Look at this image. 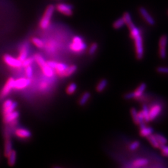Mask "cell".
Returning a JSON list of instances; mask_svg holds the SVG:
<instances>
[{
  "label": "cell",
  "instance_id": "obj_1",
  "mask_svg": "<svg viewBox=\"0 0 168 168\" xmlns=\"http://www.w3.org/2000/svg\"><path fill=\"white\" fill-rule=\"evenodd\" d=\"M129 29L130 31V36L135 42L136 58L138 60H141L144 55L143 41L141 31L139 28L136 27L135 25Z\"/></svg>",
  "mask_w": 168,
  "mask_h": 168
},
{
  "label": "cell",
  "instance_id": "obj_2",
  "mask_svg": "<svg viewBox=\"0 0 168 168\" xmlns=\"http://www.w3.org/2000/svg\"><path fill=\"white\" fill-rule=\"evenodd\" d=\"M55 9V6L53 5H50L47 7L40 22H39V27H41V29L44 30V29H46L49 27L51 24V19Z\"/></svg>",
  "mask_w": 168,
  "mask_h": 168
},
{
  "label": "cell",
  "instance_id": "obj_3",
  "mask_svg": "<svg viewBox=\"0 0 168 168\" xmlns=\"http://www.w3.org/2000/svg\"><path fill=\"white\" fill-rule=\"evenodd\" d=\"M69 49L74 52L80 53L83 52L87 47V45L80 36H75L73 37L72 42L69 44Z\"/></svg>",
  "mask_w": 168,
  "mask_h": 168
},
{
  "label": "cell",
  "instance_id": "obj_4",
  "mask_svg": "<svg viewBox=\"0 0 168 168\" xmlns=\"http://www.w3.org/2000/svg\"><path fill=\"white\" fill-rule=\"evenodd\" d=\"M146 88V84L145 83H142L134 92L128 93L126 95H124L125 99L130 100V99H133V98L138 99V98H140L143 95Z\"/></svg>",
  "mask_w": 168,
  "mask_h": 168
},
{
  "label": "cell",
  "instance_id": "obj_5",
  "mask_svg": "<svg viewBox=\"0 0 168 168\" xmlns=\"http://www.w3.org/2000/svg\"><path fill=\"white\" fill-rule=\"evenodd\" d=\"M3 61L6 65L12 68H18L22 67V62L19 61L17 58L13 57L10 55H5Z\"/></svg>",
  "mask_w": 168,
  "mask_h": 168
},
{
  "label": "cell",
  "instance_id": "obj_6",
  "mask_svg": "<svg viewBox=\"0 0 168 168\" xmlns=\"http://www.w3.org/2000/svg\"><path fill=\"white\" fill-rule=\"evenodd\" d=\"M14 81V79L12 77H10L8 79V81L3 87L1 92H0V99H3V98L8 96L13 89Z\"/></svg>",
  "mask_w": 168,
  "mask_h": 168
},
{
  "label": "cell",
  "instance_id": "obj_7",
  "mask_svg": "<svg viewBox=\"0 0 168 168\" xmlns=\"http://www.w3.org/2000/svg\"><path fill=\"white\" fill-rule=\"evenodd\" d=\"M55 8L57 11L62 13L64 15L71 16L73 14V8L71 5L65 3H59L55 6Z\"/></svg>",
  "mask_w": 168,
  "mask_h": 168
},
{
  "label": "cell",
  "instance_id": "obj_8",
  "mask_svg": "<svg viewBox=\"0 0 168 168\" xmlns=\"http://www.w3.org/2000/svg\"><path fill=\"white\" fill-rule=\"evenodd\" d=\"M163 110V108L161 105L159 103H156L153 105H152L149 110V118H150V122L154 120L156 118L160 115Z\"/></svg>",
  "mask_w": 168,
  "mask_h": 168
},
{
  "label": "cell",
  "instance_id": "obj_9",
  "mask_svg": "<svg viewBox=\"0 0 168 168\" xmlns=\"http://www.w3.org/2000/svg\"><path fill=\"white\" fill-rule=\"evenodd\" d=\"M31 84V80L29 78H20L14 80L13 84V89L23 90L28 87Z\"/></svg>",
  "mask_w": 168,
  "mask_h": 168
},
{
  "label": "cell",
  "instance_id": "obj_10",
  "mask_svg": "<svg viewBox=\"0 0 168 168\" xmlns=\"http://www.w3.org/2000/svg\"><path fill=\"white\" fill-rule=\"evenodd\" d=\"M17 107V103L11 100H6L3 105V115L12 112L16 110Z\"/></svg>",
  "mask_w": 168,
  "mask_h": 168
},
{
  "label": "cell",
  "instance_id": "obj_11",
  "mask_svg": "<svg viewBox=\"0 0 168 168\" xmlns=\"http://www.w3.org/2000/svg\"><path fill=\"white\" fill-rule=\"evenodd\" d=\"M167 36L164 35L162 36L159 41V52L160 56L162 59H164L166 57V45H167Z\"/></svg>",
  "mask_w": 168,
  "mask_h": 168
},
{
  "label": "cell",
  "instance_id": "obj_12",
  "mask_svg": "<svg viewBox=\"0 0 168 168\" xmlns=\"http://www.w3.org/2000/svg\"><path fill=\"white\" fill-rule=\"evenodd\" d=\"M139 11H140V13L141 14V16L143 17V19H144L145 21L147 24H149L151 26L154 25V24H155L154 19L150 15V14L147 12V11L144 8L141 7L139 9Z\"/></svg>",
  "mask_w": 168,
  "mask_h": 168
},
{
  "label": "cell",
  "instance_id": "obj_13",
  "mask_svg": "<svg viewBox=\"0 0 168 168\" xmlns=\"http://www.w3.org/2000/svg\"><path fill=\"white\" fill-rule=\"evenodd\" d=\"M19 116V113L17 111L14 110L12 112L3 115V121L6 124L11 123L17 119Z\"/></svg>",
  "mask_w": 168,
  "mask_h": 168
},
{
  "label": "cell",
  "instance_id": "obj_14",
  "mask_svg": "<svg viewBox=\"0 0 168 168\" xmlns=\"http://www.w3.org/2000/svg\"><path fill=\"white\" fill-rule=\"evenodd\" d=\"M15 135L18 138L26 139V138H29L31 136V132L25 128H20L15 130Z\"/></svg>",
  "mask_w": 168,
  "mask_h": 168
},
{
  "label": "cell",
  "instance_id": "obj_15",
  "mask_svg": "<svg viewBox=\"0 0 168 168\" xmlns=\"http://www.w3.org/2000/svg\"><path fill=\"white\" fill-rule=\"evenodd\" d=\"M28 54H29V45L28 44L26 43L23 44V46L20 49V50H19V54L17 59L20 61L23 62L28 57Z\"/></svg>",
  "mask_w": 168,
  "mask_h": 168
},
{
  "label": "cell",
  "instance_id": "obj_16",
  "mask_svg": "<svg viewBox=\"0 0 168 168\" xmlns=\"http://www.w3.org/2000/svg\"><path fill=\"white\" fill-rule=\"evenodd\" d=\"M140 125V135L141 137L147 138L150 135L153 133V129L151 127L147 126L144 123Z\"/></svg>",
  "mask_w": 168,
  "mask_h": 168
},
{
  "label": "cell",
  "instance_id": "obj_17",
  "mask_svg": "<svg viewBox=\"0 0 168 168\" xmlns=\"http://www.w3.org/2000/svg\"><path fill=\"white\" fill-rule=\"evenodd\" d=\"M13 146H12V142L11 141L10 138L9 137V134H6V140L5 143V150L4 153L5 156L8 157V155L10 154V153L13 150Z\"/></svg>",
  "mask_w": 168,
  "mask_h": 168
},
{
  "label": "cell",
  "instance_id": "obj_18",
  "mask_svg": "<svg viewBox=\"0 0 168 168\" xmlns=\"http://www.w3.org/2000/svg\"><path fill=\"white\" fill-rule=\"evenodd\" d=\"M77 70V67L75 65H71L70 66H67L64 72L62 73L61 75V78H65L70 77L73 75Z\"/></svg>",
  "mask_w": 168,
  "mask_h": 168
},
{
  "label": "cell",
  "instance_id": "obj_19",
  "mask_svg": "<svg viewBox=\"0 0 168 168\" xmlns=\"http://www.w3.org/2000/svg\"><path fill=\"white\" fill-rule=\"evenodd\" d=\"M149 161L146 158H139L134 160L132 163V166L133 167H141L146 166Z\"/></svg>",
  "mask_w": 168,
  "mask_h": 168
},
{
  "label": "cell",
  "instance_id": "obj_20",
  "mask_svg": "<svg viewBox=\"0 0 168 168\" xmlns=\"http://www.w3.org/2000/svg\"><path fill=\"white\" fill-rule=\"evenodd\" d=\"M41 68L44 75H46L47 77H52L54 74V71L53 69L47 63L44 66H43Z\"/></svg>",
  "mask_w": 168,
  "mask_h": 168
},
{
  "label": "cell",
  "instance_id": "obj_21",
  "mask_svg": "<svg viewBox=\"0 0 168 168\" xmlns=\"http://www.w3.org/2000/svg\"><path fill=\"white\" fill-rule=\"evenodd\" d=\"M122 17L123 18L125 24L127 26L128 29H130L135 26V24L132 21V16L129 13H128V12L125 13Z\"/></svg>",
  "mask_w": 168,
  "mask_h": 168
},
{
  "label": "cell",
  "instance_id": "obj_22",
  "mask_svg": "<svg viewBox=\"0 0 168 168\" xmlns=\"http://www.w3.org/2000/svg\"><path fill=\"white\" fill-rule=\"evenodd\" d=\"M108 85V81L106 79H102V80L98 82L96 87V91L98 93L102 92L105 89V88Z\"/></svg>",
  "mask_w": 168,
  "mask_h": 168
},
{
  "label": "cell",
  "instance_id": "obj_23",
  "mask_svg": "<svg viewBox=\"0 0 168 168\" xmlns=\"http://www.w3.org/2000/svg\"><path fill=\"white\" fill-rule=\"evenodd\" d=\"M34 61L37 63V64L39 67H40V68H41L47 63V62L44 59L43 57L39 54H35L34 55Z\"/></svg>",
  "mask_w": 168,
  "mask_h": 168
},
{
  "label": "cell",
  "instance_id": "obj_24",
  "mask_svg": "<svg viewBox=\"0 0 168 168\" xmlns=\"http://www.w3.org/2000/svg\"><path fill=\"white\" fill-rule=\"evenodd\" d=\"M90 96H91V95H90V92H85L82 95V97H81L80 100H79V102H78L79 105H80L81 106H84L87 103L88 100L90 99Z\"/></svg>",
  "mask_w": 168,
  "mask_h": 168
},
{
  "label": "cell",
  "instance_id": "obj_25",
  "mask_svg": "<svg viewBox=\"0 0 168 168\" xmlns=\"http://www.w3.org/2000/svg\"><path fill=\"white\" fill-rule=\"evenodd\" d=\"M31 42L38 49H43L45 47L44 42L41 39H39L38 37H33L31 39Z\"/></svg>",
  "mask_w": 168,
  "mask_h": 168
},
{
  "label": "cell",
  "instance_id": "obj_26",
  "mask_svg": "<svg viewBox=\"0 0 168 168\" xmlns=\"http://www.w3.org/2000/svg\"><path fill=\"white\" fill-rule=\"evenodd\" d=\"M16 152L14 150H12L8 156V164L11 166H13L15 164L16 161Z\"/></svg>",
  "mask_w": 168,
  "mask_h": 168
},
{
  "label": "cell",
  "instance_id": "obj_27",
  "mask_svg": "<svg viewBox=\"0 0 168 168\" xmlns=\"http://www.w3.org/2000/svg\"><path fill=\"white\" fill-rule=\"evenodd\" d=\"M147 140L149 141V142L150 143V144L155 148H160V144L158 143L157 140H156V138L154 136V135L152 134L151 135H150L149 136H147Z\"/></svg>",
  "mask_w": 168,
  "mask_h": 168
},
{
  "label": "cell",
  "instance_id": "obj_28",
  "mask_svg": "<svg viewBox=\"0 0 168 168\" xmlns=\"http://www.w3.org/2000/svg\"><path fill=\"white\" fill-rule=\"evenodd\" d=\"M77 85L75 83H71L69 84L66 88V93L67 95H73L77 90Z\"/></svg>",
  "mask_w": 168,
  "mask_h": 168
},
{
  "label": "cell",
  "instance_id": "obj_29",
  "mask_svg": "<svg viewBox=\"0 0 168 168\" xmlns=\"http://www.w3.org/2000/svg\"><path fill=\"white\" fill-rule=\"evenodd\" d=\"M124 25H125V23L123 17H120L113 24V27L115 29H119L122 28Z\"/></svg>",
  "mask_w": 168,
  "mask_h": 168
},
{
  "label": "cell",
  "instance_id": "obj_30",
  "mask_svg": "<svg viewBox=\"0 0 168 168\" xmlns=\"http://www.w3.org/2000/svg\"><path fill=\"white\" fill-rule=\"evenodd\" d=\"M130 113H131V115H132V120H133V122L137 125H140V122H139V120H138V111L136 110V108H132L130 110Z\"/></svg>",
  "mask_w": 168,
  "mask_h": 168
},
{
  "label": "cell",
  "instance_id": "obj_31",
  "mask_svg": "<svg viewBox=\"0 0 168 168\" xmlns=\"http://www.w3.org/2000/svg\"><path fill=\"white\" fill-rule=\"evenodd\" d=\"M143 117H144V122L147 123L150 122V118H149V110H148V108L146 105H144L143 106V108L141 110Z\"/></svg>",
  "mask_w": 168,
  "mask_h": 168
},
{
  "label": "cell",
  "instance_id": "obj_32",
  "mask_svg": "<svg viewBox=\"0 0 168 168\" xmlns=\"http://www.w3.org/2000/svg\"><path fill=\"white\" fill-rule=\"evenodd\" d=\"M156 140L160 146L165 145L167 144V140L165 136L160 134H154Z\"/></svg>",
  "mask_w": 168,
  "mask_h": 168
},
{
  "label": "cell",
  "instance_id": "obj_33",
  "mask_svg": "<svg viewBox=\"0 0 168 168\" xmlns=\"http://www.w3.org/2000/svg\"><path fill=\"white\" fill-rule=\"evenodd\" d=\"M34 62V56L33 57H27L25 60H24L23 62H22V67H26L29 65H31L33 62Z\"/></svg>",
  "mask_w": 168,
  "mask_h": 168
},
{
  "label": "cell",
  "instance_id": "obj_34",
  "mask_svg": "<svg viewBox=\"0 0 168 168\" xmlns=\"http://www.w3.org/2000/svg\"><path fill=\"white\" fill-rule=\"evenodd\" d=\"M98 47V45L97 43H92L90 46L89 49H88V54L90 55H94L95 53V52L97 51Z\"/></svg>",
  "mask_w": 168,
  "mask_h": 168
},
{
  "label": "cell",
  "instance_id": "obj_35",
  "mask_svg": "<svg viewBox=\"0 0 168 168\" xmlns=\"http://www.w3.org/2000/svg\"><path fill=\"white\" fill-rule=\"evenodd\" d=\"M25 68H26L25 72H26V75L27 77L31 79L33 75V70L32 66L29 65V66L25 67Z\"/></svg>",
  "mask_w": 168,
  "mask_h": 168
},
{
  "label": "cell",
  "instance_id": "obj_36",
  "mask_svg": "<svg viewBox=\"0 0 168 168\" xmlns=\"http://www.w3.org/2000/svg\"><path fill=\"white\" fill-rule=\"evenodd\" d=\"M140 145V142L138 141H135L133 143H132L129 146V150L131 151H135L137 150L139 147Z\"/></svg>",
  "mask_w": 168,
  "mask_h": 168
},
{
  "label": "cell",
  "instance_id": "obj_37",
  "mask_svg": "<svg viewBox=\"0 0 168 168\" xmlns=\"http://www.w3.org/2000/svg\"><path fill=\"white\" fill-rule=\"evenodd\" d=\"M160 149L161 150V152L162 154L165 157H167V156H168V147H167V145L165 144V145L160 146Z\"/></svg>",
  "mask_w": 168,
  "mask_h": 168
},
{
  "label": "cell",
  "instance_id": "obj_38",
  "mask_svg": "<svg viewBox=\"0 0 168 168\" xmlns=\"http://www.w3.org/2000/svg\"><path fill=\"white\" fill-rule=\"evenodd\" d=\"M157 71L159 73L161 74H167V68L166 67H159L157 68Z\"/></svg>",
  "mask_w": 168,
  "mask_h": 168
},
{
  "label": "cell",
  "instance_id": "obj_39",
  "mask_svg": "<svg viewBox=\"0 0 168 168\" xmlns=\"http://www.w3.org/2000/svg\"><path fill=\"white\" fill-rule=\"evenodd\" d=\"M48 87H49L48 84L45 82H41L40 84V85H39V88H40V90H45L47 89Z\"/></svg>",
  "mask_w": 168,
  "mask_h": 168
}]
</instances>
